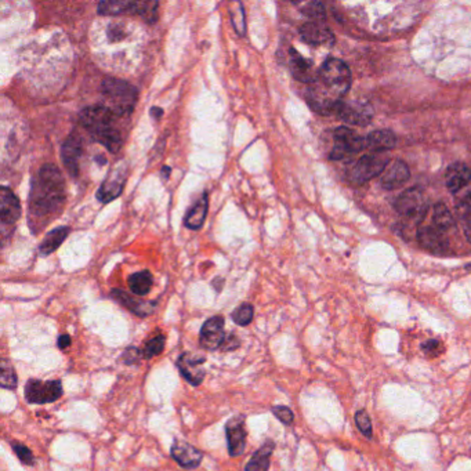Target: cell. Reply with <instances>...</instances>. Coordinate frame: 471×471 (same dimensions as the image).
Returning <instances> with one entry per match:
<instances>
[{
	"instance_id": "1",
	"label": "cell",
	"mask_w": 471,
	"mask_h": 471,
	"mask_svg": "<svg viewBox=\"0 0 471 471\" xmlns=\"http://www.w3.org/2000/svg\"><path fill=\"white\" fill-rule=\"evenodd\" d=\"M351 86V72L346 63L328 58L318 71V79L307 93L309 105L319 114H330L347 94Z\"/></svg>"
},
{
	"instance_id": "2",
	"label": "cell",
	"mask_w": 471,
	"mask_h": 471,
	"mask_svg": "<svg viewBox=\"0 0 471 471\" xmlns=\"http://www.w3.org/2000/svg\"><path fill=\"white\" fill-rule=\"evenodd\" d=\"M65 181L60 169L51 163L41 166L32 183L30 210L35 216L57 212L65 202Z\"/></svg>"
},
{
	"instance_id": "3",
	"label": "cell",
	"mask_w": 471,
	"mask_h": 471,
	"mask_svg": "<svg viewBox=\"0 0 471 471\" xmlns=\"http://www.w3.org/2000/svg\"><path fill=\"white\" fill-rule=\"evenodd\" d=\"M115 117L104 105H90L80 111L79 122L110 153H118L122 147V136L112 124Z\"/></svg>"
},
{
	"instance_id": "4",
	"label": "cell",
	"mask_w": 471,
	"mask_h": 471,
	"mask_svg": "<svg viewBox=\"0 0 471 471\" xmlns=\"http://www.w3.org/2000/svg\"><path fill=\"white\" fill-rule=\"evenodd\" d=\"M101 94L104 100L103 105L117 117L130 114L134 110L138 98L137 89L133 84L117 78H105L103 80Z\"/></svg>"
},
{
	"instance_id": "5",
	"label": "cell",
	"mask_w": 471,
	"mask_h": 471,
	"mask_svg": "<svg viewBox=\"0 0 471 471\" xmlns=\"http://www.w3.org/2000/svg\"><path fill=\"white\" fill-rule=\"evenodd\" d=\"M446 187L460 203H470L471 169L465 163H455L446 170Z\"/></svg>"
},
{
	"instance_id": "6",
	"label": "cell",
	"mask_w": 471,
	"mask_h": 471,
	"mask_svg": "<svg viewBox=\"0 0 471 471\" xmlns=\"http://www.w3.org/2000/svg\"><path fill=\"white\" fill-rule=\"evenodd\" d=\"M389 164V159L382 157L379 154L365 155L359 157L353 164V167L349 170V179L355 184H363L368 180L380 176L382 172Z\"/></svg>"
},
{
	"instance_id": "7",
	"label": "cell",
	"mask_w": 471,
	"mask_h": 471,
	"mask_svg": "<svg viewBox=\"0 0 471 471\" xmlns=\"http://www.w3.org/2000/svg\"><path fill=\"white\" fill-rule=\"evenodd\" d=\"M63 395V385L60 380L41 382L30 379L25 385V398L30 404H50L56 402Z\"/></svg>"
},
{
	"instance_id": "8",
	"label": "cell",
	"mask_w": 471,
	"mask_h": 471,
	"mask_svg": "<svg viewBox=\"0 0 471 471\" xmlns=\"http://www.w3.org/2000/svg\"><path fill=\"white\" fill-rule=\"evenodd\" d=\"M333 138H335V146L330 153V159L333 160L336 159L339 160L349 155H353V154L362 151L363 148H366V140L347 127L336 129Z\"/></svg>"
},
{
	"instance_id": "9",
	"label": "cell",
	"mask_w": 471,
	"mask_h": 471,
	"mask_svg": "<svg viewBox=\"0 0 471 471\" xmlns=\"http://www.w3.org/2000/svg\"><path fill=\"white\" fill-rule=\"evenodd\" d=\"M396 212L408 219H423L427 212V203L422 190L409 188L395 200Z\"/></svg>"
},
{
	"instance_id": "10",
	"label": "cell",
	"mask_w": 471,
	"mask_h": 471,
	"mask_svg": "<svg viewBox=\"0 0 471 471\" xmlns=\"http://www.w3.org/2000/svg\"><path fill=\"white\" fill-rule=\"evenodd\" d=\"M224 339H226L224 318L220 315L209 318L203 323L200 329V335H199V342H200L202 349L207 351H216L217 349L221 347Z\"/></svg>"
},
{
	"instance_id": "11",
	"label": "cell",
	"mask_w": 471,
	"mask_h": 471,
	"mask_svg": "<svg viewBox=\"0 0 471 471\" xmlns=\"http://www.w3.org/2000/svg\"><path fill=\"white\" fill-rule=\"evenodd\" d=\"M337 115L343 120L351 123V124H359V126H366L368 123H370V120L373 118V110L368 103L363 101H340L336 105Z\"/></svg>"
},
{
	"instance_id": "12",
	"label": "cell",
	"mask_w": 471,
	"mask_h": 471,
	"mask_svg": "<svg viewBox=\"0 0 471 471\" xmlns=\"http://www.w3.org/2000/svg\"><path fill=\"white\" fill-rule=\"evenodd\" d=\"M206 358L203 355H197L193 353H183L177 359V368L183 378L191 383L193 386H199L205 379V369L203 363Z\"/></svg>"
},
{
	"instance_id": "13",
	"label": "cell",
	"mask_w": 471,
	"mask_h": 471,
	"mask_svg": "<svg viewBox=\"0 0 471 471\" xmlns=\"http://www.w3.org/2000/svg\"><path fill=\"white\" fill-rule=\"evenodd\" d=\"M83 154V141L77 131H72L61 147V159L68 173L75 179L79 176V159Z\"/></svg>"
},
{
	"instance_id": "14",
	"label": "cell",
	"mask_w": 471,
	"mask_h": 471,
	"mask_svg": "<svg viewBox=\"0 0 471 471\" xmlns=\"http://www.w3.org/2000/svg\"><path fill=\"white\" fill-rule=\"evenodd\" d=\"M126 183V170L122 164H118V167H115L114 170H111L107 176V179L104 180V183L101 184V187L97 191V198L98 200L108 203L122 194L123 187Z\"/></svg>"
},
{
	"instance_id": "15",
	"label": "cell",
	"mask_w": 471,
	"mask_h": 471,
	"mask_svg": "<svg viewBox=\"0 0 471 471\" xmlns=\"http://www.w3.org/2000/svg\"><path fill=\"white\" fill-rule=\"evenodd\" d=\"M226 434H227V444H228L230 455L233 458L240 456L245 452V446H246L245 418L242 415H238L236 418L230 419L226 425Z\"/></svg>"
},
{
	"instance_id": "16",
	"label": "cell",
	"mask_w": 471,
	"mask_h": 471,
	"mask_svg": "<svg viewBox=\"0 0 471 471\" xmlns=\"http://www.w3.org/2000/svg\"><path fill=\"white\" fill-rule=\"evenodd\" d=\"M300 37L313 46H332L335 35L323 21H310L300 28Z\"/></svg>"
},
{
	"instance_id": "17",
	"label": "cell",
	"mask_w": 471,
	"mask_h": 471,
	"mask_svg": "<svg viewBox=\"0 0 471 471\" xmlns=\"http://www.w3.org/2000/svg\"><path fill=\"white\" fill-rule=\"evenodd\" d=\"M289 70L293 78L307 84H313L318 79L314 64L310 60L300 56L295 49L289 50Z\"/></svg>"
},
{
	"instance_id": "18",
	"label": "cell",
	"mask_w": 471,
	"mask_h": 471,
	"mask_svg": "<svg viewBox=\"0 0 471 471\" xmlns=\"http://www.w3.org/2000/svg\"><path fill=\"white\" fill-rule=\"evenodd\" d=\"M409 169L406 163L401 160L389 162L386 169L380 174V184L386 190H395L402 187L409 180Z\"/></svg>"
},
{
	"instance_id": "19",
	"label": "cell",
	"mask_w": 471,
	"mask_h": 471,
	"mask_svg": "<svg viewBox=\"0 0 471 471\" xmlns=\"http://www.w3.org/2000/svg\"><path fill=\"white\" fill-rule=\"evenodd\" d=\"M172 456L173 459L184 469L193 470L198 467L202 462V452L197 449L195 446H193L188 442H183V441H176L172 446Z\"/></svg>"
},
{
	"instance_id": "20",
	"label": "cell",
	"mask_w": 471,
	"mask_h": 471,
	"mask_svg": "<svg viewBox=\"0 0 471 471\" xmlns=\"http://www.w3.org/2000/svg\"><path fill=\"white\" fill-rule=\"evenodd\" d=\"M21 216V205L15 194L7 188L0 190V220L3 224H14Z\"/></svg>"
},
{
	"instance_id": "21",
	"label": "cell",
	"mask_w": 471,
	"mask_h": 471,
	"mask_svg": "<svg viewBox=\"0 0 471 471\" xmlns=\"http://www.w3.org/2000/svg\"><path fill=\"white\" fill-rule=\"evenodd\" d=\"M418 239L423 247L435 254H444L448 252V239L444 236V231L435 228L434 226L422 227L418 233Z\"/></svg>"
},
{
	"instance_id": "22",
	"label": "cell",
	"mask_w": 471,
	"mask_h": 471,
	"mask_svg": "<svg viewBox=\"0 0 471 471\" xmlns=\"http://www.w3.org/2000/svg\"><path fill=\"white\" fill-rule=\"evenodd\" d=\"M112 297L119 302L123 307L129 309L131 313H134L138 316H148L150 314L154 313L155 310V303H151V302H143V300H138V299H134L133 296L127 295L126 292L123 290H112Z\"/></svg>"
},
{
	"instance_id": "23",
	"label": "cell",
	"mask_w": 471,
	"mask_h": 471,
	"mask_svg": "<svg viewBox=\"0 0 471 471\" xmlns=\"http://www.w3.org/2000/svg\"><path fill=\"white\" fill-rule=\"evenodd\" d=\"M275 442L273 439H267L252 456L249 463L246 465L245 471H269L270 469V458L274 452Z\"/></svg>"
},
{
	"instance_id": "24",
	"label": "cell",
	"mask_w": 471,
	"mask_h": 471,
	"mask_svg": "<svg viewBox=\"0 0 471 471\" xmlns=\"http://www.w3.org/2000/svg\"><path fill=\"white\" fill-rule=\"evenodd\" d=\"M366 148L375 153H383L394 148L396 137L392 130H376L370 133L366 138Z\"/></svg>"
},
{
	"instance_id": "25",
	"label": "cell",
	"mask_w": 471,
	"mask_h": 471,
	"mask_svg": "<svg viewBox=\"0 0 471 471\" xmlns=\"http://www.w3.org/2000/svg\"><path fill=\"white\" fill-rule=\"evenodd\" d=\"M70 227H57L47 233V236L43 238L39 246V253L41 256H49L53 252H56L61 243L65 240V238L70 236Z\"/></svg>"
},
{
	"instance_id": "26",
	"label": "cell",
	"mask_w": 471,
	"mask_h": 471,
	"mask_svg": "<svg viewBox=\"0 0 471 471\" xmlns=\"http://www.w3.org/2000/svg\"><path fill=\"white\" fill-rule=\"evenodd\" d=\"M207 206H209V199L206 194H203L200 199H198L197 203L188 210L184 221L190 230L197 231L199 228H202L203 221L207 214Z\"/></svg>"
},
{
	"instance_id": "27",
	"label": "cell",
	"mask_w": 471,
	"mask_h": 471,
	"mask_svg": "<svg viewBox=\"0 0 471 471\" xmlns=\"http://www.w3.org/2000/svg\"><path fill=\"white\" fill-rule=\"evenodd\" d=\"M154 285V278L150 271H140L130 275L129 288L136 296H146L150 293Z\"/></svg>"
},
{
	"instance_id": "28",
	"label": "cell",
	"mask_w": 471,
	"mask_h": 471,
	"mask_svg": "<svg viewBox=\"0 0 471 471\" xmlns=\"http://www.w3.org/2000/svg\"><path fill=\"white\" fill-rule=\"evenodd\" d=\"M432 226L441 231H446L455 226L452 213L444 203H437L432 210Z\"/></svg>"
},
{
	"instance_id": "29",
	"label": "cell",
	"mask_w": 471,
	"mask_h": 471,
	"mask_svg": "<svg viewBox=\"0 0 471 471\" xmlns=\"http://www.w3.org/2000/svg\"><path fill=\"white\" fill-rule=\"evenodd\" d=\"M134 1L129 0H111V1H101L97 7L98 14L101 15H118L123 13H130Z\"/></svg>"
},
{
	"instance_id": "30",
	"label": "cell",
	"mask_w": 471,
	"mask_h": 471,
	"mask_svg": "<svg viewBox=\"0 0 471 471\" xmlns=\"http://www.w3.org/2000/svg\"><path fill=\"white\" fill-rule=\"evenodd\" d=\"M157 1H134L130 13L143 17L148 24H154L157 20Z\"/></svg>"
},
{
	"instance_id": "31",
	"label": "cell",
	"mask_w": 471,
	"mask_h": 471,
	"mask_svg": "<svg viewBox=\"0 0 471 471\" xmlns=\"http://www.w3.org/2000/svg\"><path fill=\"white\" fill-rule=\"evenodd\" d=\"M0 386L7 390H14L17 387L15 370L7 359H3L0 363Z\"/></svg>"
},
{
	"instance_id": "32",
	"label": "cell",
	"mask_w": 471,
	"mask_h": 471,
	"mask_svg": "<svg viewBox=\"0 0 471 471\" xmlns=\"http://www.w3.org/2000/svg\"><path fill=\"white\" fill-rule=\"evenodd\" d=\"M231 20H233V25L236 34L239 37H245L246 34V20H245V8L242 3H234L231 6Z\"/></svg>"
},
{
	"instance_id": "33",
	"label": "cell",
	"mask_w": 471,
	"mask_h": 471,
	"mask_svg": "<svg viewBox=\"0 0 471 471\" xmlns=\"http://www.w3.org/2000/svg\"><path fill=\"white\" fill-rule=\"evenodd\" d=\"M456 214L459 223L465 231V236L471 243V205L470 203H459L456 207Z\"/></svg>"
},
{
	"instance_id": "34",
	"label": "cell",
	"mask_w": 471,
	"mask_h": 471,
	"mask_svg": "<svg viewBox=\"0 0 471 471\" xmlns=\"http://www.w3.org/2000/svg\"><path fill=\"white\" fill-rule=\"evenodd\" d=\"M253 315H254L253 306L249 304V303H243L239 307H236L234 313L231 314V318H233V321L236 322V325L246 326L253 321Z\"/></svg>"
},
{
	"instance_id": "35",
	"label": "cell",
	"mask_w": 471,
	"mask_h": 471,
	"mask_svg": "<svg viewBox=\"0 0 471 471\" xmlns=\"http://www.w3.org/2000/svg\"><path fill=\"white\" fill-rule=\"evenodd\" d=\"M164 343H166V337L159 335L157 337H153L151 340H148L146 343V347L143 350V356L146 359H150V358H154V356H157L159 354L163 353V349H164Z\"/></svg>"
},
{
	"instance_id": "36",
	"label": "cell",
	"mask_w": 471,
	"mask_h": 471,
	"mask_svg": "<svg viewBox=\"0 0 471 471\" xmlns=\"http://www.w3.org/2000/svg\"><path fill=\"white\" fill-rule=\"evenodd\" d=\"M303 14L307 15L309 18H311L313 21H323L326 17V11L322 3L319 1H310L307 3L303 8H302Z\"/></svg>"
},
{
	"instance_id": "37",
	"label": "cell",
	"mask_w": 471,
	"mask_h": 471,
	"mask_svg": "<svg viewBox=\"0 0 471 471\" xmlns=\"http://www.w3.org/2000/svg\"><path fill=\"white\" fill-rule=\"evenodd\" d=\"M355 423H356V427L359 429V432H362L365 437L370 438L372 434H373V430H372V422L369 419V415L366 411L361 409L355 413Z\"/></svg>"
},
{
	"instance_id": "38",
	"label": "cell",
	"mask_w": 471,
	"mask_h": 471,
	"mask_svg": "<svg viewBox=\"0 0 471 471\" xmlns=\"http://www.w3.org/2000/svg\"><path fill=\"white\" fill-rule=\"evenodd\" d=\"M273 413H274V416L278 420H280L286 426L292 425L293 420H295V415H293L292 409L288 408V406H282V405L274 406L273 408Z\"/></svg>"
},
{
	"instance_id": "39",
	"label": "cell",
	"mask_w": 471,
	"mask_h": 471,
	"mask_svg": "<svg viewBox=\"0 0 471 471\" xmlns=\"http://www.w3.org/2000/svg\"><path fill=\"white\" fill-rule=\"evenodd\" d=\"M13 449L15 452V455L18 456V459L24 463V465H34V455L32 452L30 451V448H27L25 445L22 444H13Z\"/></svg>"
},
{
	"instance_id": "40",
	"label": "cell",
	"mask_w": 471,
	"mask_h": 471,
	"mask_svg": "<svg viewBox=\"0 0 471 471\" xmlns=\"http://www.w3.org/2000/svg\"><path fill=\"white\" fill-rule=\"evenodd\" d=\"M141 358H144V356H143V351L138 350V349H136V347H127V349L123 351V354H122V356H120V359H122L126 365L137 363Z\"/></svg>"
},
{
	"instance_id": "41",
	"label": "cell",
	"mask_w": 471,
	"mask_h": 471,
	"mask_svg": "<svg viewBox=\"0 0 471 471\" xmlns=\"http://www.w3.org/2000/svg\"><path fill=\"white\" fill-rule=\"evenodd\" d=\"M422 349H423V351H425L426 355H429V356H432V358L438 356L439 354L444 353V346L441 344L439 340H435V339L427 340L426 343H423Z\"/></svg>"
},
{
	"instance_id": "42",
	"label": "cell",
	"mask_w": 471,
	"mask_h": 471,
	"mask_svg": "<svg viewBox=\"0 0 471 471\" xmlns=\"http://www.w3.org/2000/svg\"><path fill=\"white\" fill-rule=\"evenodd\" d=\"M240 346V342H239V339L236 337V335H228V336H226V339H224V342H223V344H221V350L223 351H233V350H236L238 347Z\"/></svg>"
},
{
	"instance_id": "43",
	"label": "cell",
	"mask_w": 471,
	"mask_h": 471,
	"mask_svg": "<svg viewBox=\"0 0 471 471\" xmlns=\"http://www.w3.org/2000/svg\"><path fill=\"white\" fill-rule=\"evenodd\" d=\"M108 32H110V39L111 40H119L123 38V31H122V27L119 25H111L108 28Z\"/></svg>"
},
{
	"instance_id": "44",
	"label": "cell",
	"mask_w": 471,
	"mask_h": 471,
	"mask_svg": "<svg viewBox=\"0 0 471 471\" xmlns=\"http://www.w3.org/2000/svg\"><path fill=\"white\" fill-rule=\"evenodd\" d=\"M71 336H68V335H61L60 337H58V347L61 349V350H65V349H68L70 346H71Z\"/></svg>"
},
{
	"instance_id": "45",
	"label": "cell",
	"mask_w": 471,
	"mask_h": 471,
	"mask_svg": "<svg viewBox=\"0 0 471 471\" xmlns=\"http://www.w3.org/2000/svg\"><path fill=\"white\" fill-rule=\"evenodd\" d=\"M170 173H172V169H170L169 166H163V167H162V172H160V174H162V177H163V179H169Z\"/></svg>"
},
{
	"instance_id": "46",
	"label": "cell",
	"mask_w": 471,
	"mask_h": 471,
	"mask_svg": "<svg viewBox=\"0 0 471 471\" xmlns=\"http://www.w3.org/2000/svg\"><path fill=\"white\" fill-rule=\"evenodd\" d=\"M162 114H163V111H162V108H155V107H153L151 108V115L153 117H155V118L159 119L160 117H162Z\"/></svg>"
},
{
	"instance_id": "47",
	"label": "cell",
	"mask_w": 471,
	"mask_h": 471,
	"mask_svg": "<svg viewBox=\"0 0 471 471\" xmlns=\"http://www.w3.org/2000/svg\"><path fill=\"white\" fill-rule=\"evenodd\" d=\"M96 162H98V163H103V164H104V163L107 162V159H105V157H96Z\"/></svg>"
}]
</instances>
